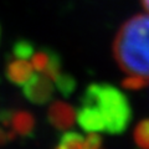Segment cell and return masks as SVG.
Segmentation results:
<instances>
[{
	"label": "cell",
	"instance_id": "cell-1",
	"mask_svg": "<svg viewBox=\"0 0 149 149\" xmlns=\"http://www.w3.org/2000/svg\"><path fill=\"white\" fill-rule=\"evenodd\" d=\"M76 119L87 133H123L132 119V108L124 93L108 83H92L81 97Z\"/></svg>",
	"mask_w": 149,
	"mask_h": 149
},
{
	"label": "cell",
	"instance_id": "cell-2",
	"mask_svg": "<svg viewBox=\"0 0 149 149\" xmlns=\"http://www.w3.org/2000/svg\"><path fill=\"white\" fill-rule=\"evenodd\" d=\"M113 56L125 74V87L138 90L148 85L149 14L136 15L120 26L113 41Z\"/></svg>",
	"mask_w": 149,
	"mask_h": 149
},
{
	"label": "cell",
	"instance_id": "cell-3",
	"mask_svg": "<svg viewBox=\"0 0 149 149\" xmlns=\"http://www.w3.org/2000/svg\"><path fill=\"white\" fill-rule=\"evenodd\" d=\"M21 87L26 100L35 104H45L50 102L56 88L54 81L47 74L37 71Z\"/></svg>",
	"mask_w": 149,
	"mask_h": 149
},
{
	"label": "cell",
	"instance_id": "cell-4",
	"mask_svg": "<svg viewBox=\"0 0 149 149\" xmlns=\"http://www.w3.org/2000/svg\"><path fill=\"white\" fill-rule=\"evenodd\" d=\"M0 122L9 127L13 133L21 137H29L35 129V118L26 111H6L0 114Z\"/></svg>",
	"mask_w": 149,
	"mask_h": 149
},
{
	"label": "cell",
	"instance_id": "cell-5",
	"mask_svg": "<svg viewBox=\"0 0 149 149\" xmlns=\"http://www.w3.org/2000/svg\"><path fill=\"white\" fill-rule=\"evenodd\" d=\"M55 149H103L102 139L97 133H88L83 137L76 132H66L62 134Z\"/></svg>",
	"mask_w": 149,
	"mask_h": 149
},
{
	"label": "cell",
	"instance_id": "cell-6",
	"mask_svg": "<svg viewBox=\"0 0 149 149\" xmlns=\"http://www.w3.org/2000/svg\"><path fill=\"white\" fill-rule=\"evenodd\" d=\"M34 73L35 70L32 67L30 58L17 57L14 55L8 61L5 67V74L8 80L16 86H22L24 83H26Z\"/></svg>",
	"mask_w": 149,
	"mask_h": 149
},
{
	"label": "cell",
	"instance_id": "cell-7",
	"mask_svg": "<svg viewBox=\"0 0 149 149\" xmlns=\"http://www.w3.org/2000/svg\"><path fill=\"white\" fill-rule=\"evenodd\" d=\"M47 119L56 129H68L76 120V111L66 102L56 101L47 111Z\"/></svg>",
	"mask_w": 149,
	"mask_h": 149
},
{
	"label": "cell",
	"instance_id": "cell-8",
	"mask_svg": "<svg viewBox=\"0 0 149 149\" xmlns=\"http://www.w3.org/2000/svg\"><path fill=\"white\" fill-rule=\"evenodd\" d=\"M133 138L139 149H149V118L143 119L137 124Z\"/></svg>",
	"mask_w": 149,
	"mask_h": 149
},
{
	"label": "cell",
	"instance_id": "cell-9",
	"mask_svg": "<svg viewBox=\"0 0 149 149\" xmlns=\"http://www.w3.org/2000/svg\"><path fill=\"white\" fill-rule=\"evenodd\" d=\"M142 4H143V6L146 8V10L149 13V0H142Z\"/></svg>",
	"mask_w": 149,
	"mask_h": 149
}]
</instances>
